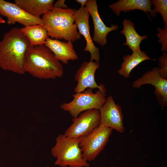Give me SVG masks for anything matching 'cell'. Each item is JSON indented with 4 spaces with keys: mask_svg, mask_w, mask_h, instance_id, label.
Returning <instances> with one entry per match:
<instances>
[{
    "mask_svg": "<svg viewBox=\"0 0 167 167\" xmlns=\"http://www.w3.org/2000/svg\"><path fill=\"white\" fill-rule=\"evenodd\" d=\"M30 46L20 28H14L7 31L0 41V67L16 74L25 73V56Z\"/></svg>",
    "mask_w": 167,
    "mask_h": 167,
    "instance_id": "obj_1",
    "label": "cell"
},
{
    "mask_svg": "<svg viewBox=\"0 0 167 167\" xmlns=\"http://www.w3.org/2000/svg\"><path fill=\"white\" fill-rule=\"evenodd\" d=\"M24 68L25 73L41 79L61 77L64 72L62 64L45 45L30 46L25 54Z\"/></svg>",
    "mask_w": 167,
    "mask_h": 167,
    "instance_id": "obj_2",
    "label": "cell"
},
{
    "mask_svg": "<svg viewBox=\"0 0 167 167\" xmlns=\"http://www.w3.org/2000/svg\"><path fill=\"white\" fill-rule=\"evenodd\" d=\"M75 10L54 7L50 11L42 15L41 18L48 37L52 39L64 40L72 42L79 39L81 36L75 23Z\"/></svg>",
    "mask_w": 167,
    "mask_h": 167,
    "instance_id": "obj_3",
    "label": "cell"
},
{
    "mask_svg": "<svg viewBox=\"0 0 167 167\" xmlns=\"http://www.w3.org/2000/svg\"><path fill=\"white\" fill-rule=\"evenodd\" d=\"M81 138H70L59 134L52 148V156L56 158L55 165L61 167H88L89 164L83 158L79 146Z\"/></svg>",
    "mask_w": 167,
    "mask_h": 167,
    "instance_id": "obj_4",
    "label": "cell"
},
{
    "mask_svg": "<svg viewBox=\"0 0 167 167\" xmlns=\"http://www.w3.org/2000/svg\"><path fill=\"white\" fill-rule=\"evenodd\" d=\"M100 88L95 93L92 89L87 88L83 92L73 95V99L68 103H64L60 105L63 110L69 112L73 118L78 117L85 111L99 110L106 100V88L100 84Z\"/></svg>",
    "mask_w": 167,
    "mask_h": 167,
    "instance_id": "obj_5",
    "label": "cell"
},
{
    "mask_svg": "<svg viewBox=\"0 0 167 167\" xmlns=\"http://www.w3.org/2000/svg\"><path fill=\"white\" fill-rule=\"evenodd\" d=\"M113 130L99 125L88 135L80 137L79 146L85 160L91 161L95 159L104 150Z\"/></svg>",
    "mask_w": 167,
    "mask_h": 167,
    "instance_id": "obj_6",
    "label": "cell"
},
{
    "mask_svg": "<svg viewBox=\"0 0 167 167\" xmlns=\"http://www.w3.org/2000/svg\"><path fill=\"white\" fill-rule=\"evenodd\" d=\"M100 122L99 110L85 111L77 117L73 118L72 123L66 130L64 134L70 138L85 136L98 127Z\"/></svg>",
    "mask_w": 167,
    "mask_h": 167,
    "instance_id": "obj_7",
    "label": "cell"
},
{
    "mask_svg": "<svg viewBox=\"0 0 167 167\" xmlns=\"http://www.w3.org/2000/svg\"><path fill=\"white\" fill-rule=\"evenodd\" d=\"M149 84L155 88L154 93L161 108L167 105V79L161 77L159 73V67L152 68L146 71L142 76L133 83L132 87L139 88L144 84Z\"/></svg>",
    "mask_w": 167,
    "mask_h": 167,
    "instance_id": "obj_8",
    "label": "cell"
},
{
    "mask_svg": "<svg viewBox=\"0 0 167 167\" xmlns=\"http://www.w3.org/2000/svg\"><path fill=\"white\" fill-rule=\"evenodd\" d=\"M99 110V125L111 128L120 133L124 131L122 106L116 104L112 96H109L106 98L105 102Z\"/></svg>",
    "mask_w": 167,
    "mask_h": 167,
    "instance_id": "obj_9",
    "label": "cell"
},
{
    "mask_svg": "<svg viewBox=\"0 0 167 167\" xmlns=\"http://www.w3.org/2000/svg\"><path fill=\"white\" fill-rule=\"evenodd\" d=\"M0 15L6 17L8 24H14L17 22L24 26L35 24L44 25L41 18L28 14L15 3L0 0Z\"/></svg>",
    "mask_w": 167,
    "mask_h": 167,
    "instance_id": "obj_10",
    "label": "cell"
},
{
    "mask_svg": "<svg viewBox=\"0 0 167 167\" xmlns=\"http://www.w3.org/2000/svg\"><path fill=\"white\" fill-rule=\"evenodd\" d=\"M90 14L85 7L75 10L74 14L75 23L79 32L83 36L86 41L84 51L90 53V61L99 62L100 60V50L94 45L90 32Z\"/></svg>",
    "mask_w": 167,
    "mask_h": 167,
    "instance_id": "obj_11",
    "label": "cell"
},
{
    "mask_svg": "<svg viewBox=\"0 0 167 167\" xmlns=\"http://www.w3.org/2000/svg\"><path fill=\"white\" fill-rule=\"evenodd\" d=\"M100 66L99 62L96 61L84 62L82 64L75 75V79L77 82L74 88L75 93L83 92L88 88L92 90L100 88V84L96 83L95 77Z\"/></svg>",
    "mask_w": 167,
    "mask_h": 167,
    "instance_id": "obj_12",
    "label": "cell"
},
{
    "mask_svg": "<svg viewBox=\"0 0 167 167\" xmlns=\"http://www.w3.org/2000/svg\"><path fill=\"white\" fill-rule=\"evenodd\" d=\"M85 6L91 15L94 25L93 41L102 46L107 43V36L108 33L117 29L118 25L112 24L109 27L106 26L102 20L99 14L96 0H87Z\"/></svg>",
    "mask_w": 167,
    "mask_h": 167,
    "instance_id": "obj_13",
    "label": "cell"
},
{
    "mask_svg": "<svg viewBox=\"0 0 167 167\" xmlns=\"http://www.w3.org/2000/svg\"><path fill=\"white\" fill-rule=\"evenodd\" d=\"M44 45L52 52L57 60L64 64H67L69 61L78 59L71 41H62L48 37Z\"/></svg>",
    "mask_w": 167,
    "mask_h": 167,
    "instance_id": "obj_14",
    "label": "cell"
},
{
    "mask_svg": "<svg viewBox=\"0 0 167 167\" xmlns=\"http://www.w3.org/2000/svg\"><path fill=\"white\" fill-rule=\"evenodd\" d=\"M152 6L151 1L149 0H119L110 5L109 7L118 17L122 11L139 10L147 14L149 12L151 16L154 17L157 14L152 8Z\"/></svg>",
    "mask_w": 167,
    "mask_h": 167,
    "instance_id": "obj_15",
    "label": "cell"
},
{
    "mask_svg": "<svg viewBox=\"0 0 167 167\" xmlns=\"http://www.w3.org/2000/svg\"><path fill=\"white\" fill-rule=\"evenodd\" d=\"M15 3L28 14L41 18L54 7V0H15Z\"/></svg>",
    "mask_w": 167,
    "mask_h": 167,
    "instance_id": "obj_16",
    "label": "cell"
},
{
    "mask_svg": "<svg viewBox=\"0 0 167 167\" xmlns=\"http://www.w3.org/2000/svg\"><path fill=\"white\" fill-rule=\"evenodd\" d=\"M122 25L123 29L120 33L124 36L126 39L123 45L128 46L132 52L141 50L140 43L143 40L147 38V36L139 35L135 29L134 23L130 20L124 19Z\"/></svg>",
    "mask_w": 167,
    "mask_h": 167,
    "instance_id": "obj_17",
    "label": "cell"
},
{
    "mask_svg": "<svg viewBox=\"0 0 167 167\" xmlns=\"http://www.w3.org/2000/svg\"><path fill=\"white\" fill-rule=\"evenodd\" d=\"M123 59V62L118 72L126 78H129L132 70L142 62L146 60H156L151 59L144 51L141 50L132 52L131 55L124 56Z\"/></svg>",
    "mask_w": 167,
    "mask_h": 167,
    "instance_id": "obj_18",
    "label": "cell"
},
{
    "mask_svg": "<svg viewBox=\"0 0 167 167\" xmlns=\"http://www.w3.org/2000/svg\"><path fill=\"white\" fill-rule=\"evenodd\" d=\"M20 29L28 39L31 46L44 45L48 37L47 31L43 25L35 24L25 26Z\"/></svg>",
    "mask_w": 167,
    "mask_h": 167,
    "instance_id": "obj_19",
    "label": "cell"
},
{
    "mask_svg": "<svg viewBox=\"0 0 167 167\" xmlns=\"http://www.w3.org/2000/svg\"><path fill=\"white\" fill-rule=\"evenodd\" d=\"M151 3L154 12L156 14L159 12L161 15L165 25L167 26V0H153Z\"/></svg>",
    "mask_w": 167,
    "mask_h": 167,
    "instance_id": "obj_20",
    "label": "cell"
},
{
    "mask_svg": "<svg viewBox=\"0 0 167 167\" xmlns=\"http://www.w3.org/2000/svg\"><path fill=\"white\" fill-rule=\"evenodd\" d=\"M157 36L159 38V43L162 46V51H167V26L164 25L163 29L157 28Z\"/></svg>",
    "mask_w": 167,
    "mask_h": 167,
    "instance_id": "obj_21",
    "label": "cell"
},
{
    "mask_svg": "<svg viewBox=\"0 0 167 167\" xmlns=\"http://www.w3.org/2000/svg\"><path fill=\"white\" fill-rule=\"evenodd\" d=\"M159 73L163 78L167 79V53L163 51L162 56L159 58Z\"/></svg>",
    "mask_w": 167,
    "mask_h": 167,
    "instance_id": "obj_22",
    "label": "cell"
},
{
    "mask_svg": "<svg viewBox=\"0 0 167 167\" xmlns=\"http://www.w3.org/2000/svg\"><path fill=\"white\" fill-rule=\"evenodd\" d=\"M65 0H58L54 4V7L61 9L67 8V6L65 3Z\"/></svg>",
    "mask_w": 167,
    "mask_h": 167,
    "instance_id": "obj_23",
    "label": "cell"
},
{
    "mask_svg": "<svg viewBox=\"0 0 167 167\" xmlns=\"http://www.w3.org/2000/svg\"><path fill=\"white\" fill-rule=\"evenodd\" d=\"M87 0H76V2L80 4L81 5V7H83L85 6Z\"/></svg>",
    "mask_w": 167,
    "mask_h": 167,
    "instance_id": "obj_24",
    "label": "cell"
},
{
    "mask_svg": "<svg viewBox=\"0 0 167 167\" xmlns=\"http://www.w3.org/2000/svg\"><path fill=\"white\" fill-rule=\"evenodd\" d=\"M5 23V21L0 16V24H4Z\"/></svg>",
    "mask_w": 167,
    "mask_h": 167,
    "instance_id": "obj_25",
    "label": "cell"
}]
</instances>
